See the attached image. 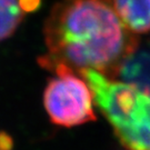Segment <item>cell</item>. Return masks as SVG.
I'll return each mask as SVG.
<instances>
[{
  "label": "cell",
  "mask_w": 150,
  "mask_h": 150,
  "mask_svg": "<svg viewBox=\"0 0 150 150\" xmlns=\"http://www.w3.org/2000/svg\"><path fill=\"white\" fill-rule=\"evenodd\" d=\"M13 139L6 131H0V150H12Z\"/></svg>",
  "instance_id": "6"
},
{
  "label": "cell",
  "mask_w": 150,
  "mask_h": 150,
  "mask_svg": "<svg viewBox=\"0 0 150 150\" xmlns=\"http://www.w3.org/2000/svg\"><path fill=\"white\" fill-rule=\"evenodd\" d=\"M43 36L42 68L95 70L108 78L118 75L138 46L107 0H60L45 21Z\"/></svg>",
  "instance_id": "1"
},
{
  "label": "cell",
  "mask_w": 150,
  "mask_h": 150,
  "mask_svg": "<svg viewBox=\"0 0 150 150\" xmlns=\"http://www.w3.org/2000/svg\"><path fill=\"white\" fill-rule=\"evenodd\" d=\"M18 1L23 12H31L36 10L40 5V0H18Z\"/></svg>",
  "instance_id": "7"
},
{
  "label": "cell",
  "mask_w": 150,
  "mask_h": 150,
  "mask_svg": "<svg viewBox=\"0 0 150 150\" xmlns=\"http://www.w3.org/2000/svg\"><path fill=\"white\" fill-rule=\"evenodd\" d=\"M57 75L43 92V105L50 120L58 126L72 127L96 119L90 88L79 75L58 67Z\"/></svg>",
  "instance_id": "3"
},
{
  "label": "cell",
  "mask_w": 150,
  "mask_h": 150,
  "mask_svg": "<svg viewBox=\"0 0 150 150\" xmlns=\"http://www.w3.org/2000/svg\"><path fill=\"white\" fill-rule=\"evenodd\" d=\"M110 4L131 32L150 31V0H112Z\"/></svg>",
  "instance_id": "4"
},
{
  "label": "cell",
  "mask_w": 150,
  "mask_h": 150,
  "mask_svg": "<svg viewBox=\"0 0 150 150\" xmlns=\"http://www.w3.org/2000/svg\"><path fill=\"white\" fill-rule=\"evenodd\" d=\"M23 19L18 0H0V41L11 37Z\"/></svg>",
  "instance_id": "5"
},
{
  "label": "cell",
  "mask_w": 150,
  "mask_h": 150,
  "mask_svg": "<svg viewBox=\"0 0 150 150\" xmlns=\"http://www.w3.org/2000/svg\"><path fill=\"white\" fill-rule=\"evenodd\" d=\"M107 1H109V2H110V0H107Z\"/></svg>",
  "instance_id": "8"
},
{
  "label": "cell",
  "mask_w": 150,
  "mask_h": 150,
  "mask_svg": "<svg viewBox=\"0 0 150 150\" xmlns=\"http://www.w3.org/2000/svg\"><path fill=\"white\" fill-rule=\"evenodd\" d=\"M98 108L115 129L127 150H150V93L134 83L108 78L95 70H83Z\"/></svg>",
  "instance_id": "2"
}]
</instances>
